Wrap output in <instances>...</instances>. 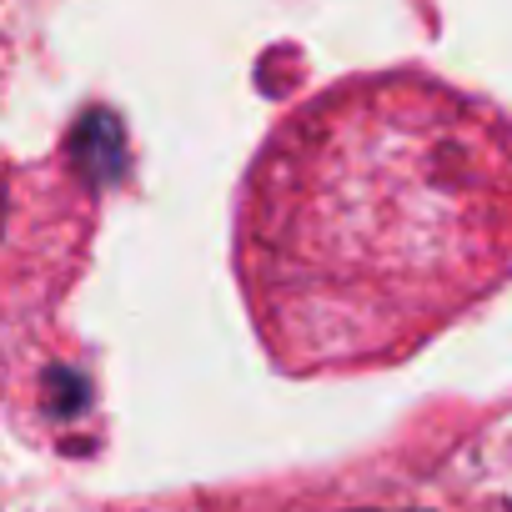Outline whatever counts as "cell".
<instances>
[{
	"mask_svg": "<svg viewBox=\"0 0 512 512\" xmlns=\"http://www.w3.org/2000/svg\"><path fill=\"white\" fill-rule=\"evenodd\" d=\"M236 262L277 367L407 357L512 277V121L422 76L327 91L251 166Z\"/></svg>",
	"mask_w": 512,
	"mask_h": 512,
	"instance_id": "6da1fadb",
	"label": "cell"
}]
</instances>
